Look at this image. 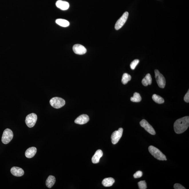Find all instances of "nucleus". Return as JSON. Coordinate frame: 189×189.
Masks as SVG:
<instances>
[{
  "mask_svg": "<svg viewBox=\"0 0 189 189\" xmlns=\"http://www.w3.org/2000/svg\"><path fill=\"white\" fill-rule=\"evenodd\" d=\"M189 126V117L185 116L176 120L174 124L175 132L177 134L183 133Z\"/></svg>",
  "mask_w": 189,
  "mask_h": 189,
  "instance_id": "f257e3e1",
  "label": "nucleus"
},
{
  "mask_svg": "<svg viewBox=\"0 0 189 189\" xmlns=\"http://www.w3.org/2000/svg\"><path fill=\"white\" fill-rule=\"evenodd\" d=\"M149 150L150 153L157 160L162 161L167 160L166 156L157 148L151 145L149 147Z\"/></svg>",
  "mask_w": 189,
  "mask_h": 189,
  "instance_id": "f03ea898",
  "label": "nucleus"
},
{
  "mask_svg": "<svg viewBox=\"0 0 189 189\" xmlns=\"http://www.w3.org/2000/svg\"><path fill=\"white\" fill-rule=\"evenodd\" d=\"M50 105L53 108L59 109L65 105V101L60 97H54L50 99Z\"/></svg>",
  "mask_w": 189,
  "mask_h": 189,
  "instance_id": "7ed1b4c3",
  "label": "nucleus"
},
{
  "mask_svg": "<svg viewBox=\"0 0 189 189\" xmlns=\"http://www.w3.org/2000/svg\"><path fill=\"white\" fill-rule=\"evenodd\" d=\"M13 134L12 131L10 129H6L3 132L1 141L4 144H7L12 140Z\"/></svg>",
  "mask_w": 189,
  "mask_h": 189,
  "instance_id": "20e7f679",
  "label": "nucleus"
},
{
  "mask_svg": "<svg viewBox=\"0 0 189 189\" xmlns=\"http://www.w3.org/2000/svg\"><path fill=\"white\" fill-rule=\"evenodd\" d=\"M154 72L155 78L159 87L162 88H164L166 85V80L164 77L157 69L154 70Z\"/></svg>",
  "mask_w": 189,
  "mask_h": 189,
  "instance_id": "39448f33",
  "label": "nucleus"
},
{
  "mask_svg": "<svg viewBox=\"0 0 189 189\" xmlns=\"http://www.w3.org/2000/svg\"><path fill=\"white\" fill-rule=\"evenodd\" d=\"M37 116L34 113H31L26 116L25 123L26 125L30 128L34 127L37 122Z\"/></svg>",
  "mask_w": 189,
  "mask_h": 189,
  "instance_id": "423d86ee",
  "label": "nucleus"
},
{
  "mask_svg": "<svg viewBox=\"0 0 189 189\" xmlns=\"http://www.w3.org/2000/svg\"><path fill=\"white\" fill-rule=\"evenodd\" d=\"M128 15V12H126L124 13L122 16L117 21L115 25V29L118 30L122 28L127 21Z\"/></svg>",
  "mask_w": 189,
  "mask_h": 189,
  "instance_id": "0eeeda50",
  "label": "nucleus"
},
{
  "mask_svg": "<svg viewBox=\"0 0 189 189\" xmlns=\"http://www.w3.org/2000/svg\"><path fill=\"white\" fill-rule=\"evenodd\" d=\"M123 131V128H120L113 132L111 136V141L113 144H116L119 142L122 136Z\"/></svg>",
  "mask_w": 189,
  "mask_h": 189,
  "instance_id": "6e6552de",
  "label": "nucleus"
},
{
  "mask_svg": "<svg viewBox=\"0 0 189 189\" xmlns=\"http://www.w3.org/2000/svg\"><path fill=\"white\" fill-rule=\"evenodd\" d=\"M140 124L142 127H143L145 130L150 134L153 135H155V132L153 127L146 120L144 119L142 120L140 122Z\"/></svg>",
  "mask_w": 189,
  "mask_h": 189,
  "instance_id": "1a4fd4ad",
  "label": "nucleus"
},
{
  "mask_svg": "<svg viewBox=\"0 0 189 189\" xmlns=\"http://www.w3.org/2000/svg\"><path fill=\"white\" fill-rule=\"evenodd\" d=\"M73 50L75 53L78 55H83L86 52V48L80 44H76L73 47Z\"/></svg>",
  "mask_w": 189,
  "mask_h": 189,
  "instance_id": "9d476101",
  "label": "nucleus"
},
{
  "mask_svg": "<svg viewBox=\"0 0 189 189\" xmlns=\"http://www.w3.org/2000/svg\"><path fill=\"white\" fill-rule=\"evenodd\" d=\"M89 120V116L86 114H82L78 116L75 120V123L82 125L86 123Z\"/></svg>",
  "mask_w": 189,
  "mask_h": 189,
  "instance_id": "9b49d317",
  "label": "nucleus"
},
{
  "mask_svg": "<svg viewBox=\"0 0 189 189\" xmlns=\"http://www.w3.org/2000/svg\"><path fill=\"white\" fill-rule=\"evenodd\" d=\"M11 172L13 175L18 177L23 176L24 173V171L21 168L17 167H13L11 168Z\"/></svg>",
  "mask_w": 189,
  "mask_h": 189,
  "instance_id": "f8f14e48",
  "label": "nucleus"
},
{
  "mask_svg": "<svg viewBox=\"0 0 189 189\" xmlns=\"http://www.w3.org/2000/svg\"><path fill=\"white\" fill-rule=\"evenodd\" d=\"M56 5L58 8L62 10H67L69 7V4L68 2L61 0L56 1Z\"/></svg>",
  "mask_w": 189,
  "mask_h": 189,
  "instance_id": "ddd939ff",
  "label": "nucleus"
},
{
  "mask_svg": "<svg viewBox=\"0 0 189 189\" xmlns=\"http://www.w3.org/2000/svg\"><path fill=\"white\" fill-rule=\"evenodd\" d=\"M103 152L101 149H98L96 151L92 159V163L94 164H97L99 163L101 158L103 156Z\"/></svg>",
  "mask_w": 189,
  "mask_h": 189,
  "instance_id": "4468645a",
  "label": "nucleus"
},
{
  "mask_svg": "<svg viewBox=\"0 0 189 189\" xmlns=\"http://www.w3.org/2000/svg\"><path fill=\"white\" fill-rule=\"evenodd\" d=\"M37 149L34 147H31L27 149L25 155L27 158H31L34 156L37 153Z\"/></svg>",
  "mask_w": 189,
  "mask_h": 189,
  "instance_id": "2eb2a0df",
  "label": "nucleus"
},
{
  "mask_svg": "<svg viewBox=\"0 0 189 189\" xmlns=\"http://www.w3.org/2000/svg\"><path fill=\"white\" fill-rule=\"evenodd\" d=\"M115 180L112 178H106L103 180L102 182V184L104 186L108 187L111 186L114 183Z\"/></svg>",
  "mask_w": 189,
  "mask_h": 189,
  "instance_id": "dca6fc26",
  "label": "nucleus"
},
{
  "mask_svg": "<svg viewBox=\"0 0 189 189\" xmlns=\"http://www.w3.org/2000/svg\"><path fill=\"white\" fill-rule=\"evenodd\" d=\"M56 178L54 176H50L46 180V184L48 188H51L52 187L56 182Z\"/></svg>",
  "mask_w": 189,
  "mask_h": 189,
  "instance_id": "f3484780",
  "label": "nucleus"
},
{
  "mask_svg": "<svg viewBox=\"0 0 189 189\" xmlns=\"http://www.w3.org/2000/svg\"><path fill=\"white\" fill-rule=\"evenodd\" d=\"M152 79L149 74H146L145 78L142 80V83L145 86H147L148 85L152 84Z\"/></svg>",
  "mask_w": 189,
  "mask_h": 189,
  "instance_id": "a211bd4d",
  "label": "nucleus"
},
{
  "mask_svg": "<svg viewBox=\"0 0 189 189\" xmlns=\"http://www.w3.org/2000/svg\"><path fill=\"white\" fill-rule=\"evenodd\" d=\"M56 22L57 24L63 27H67L70 25L68 21L65 19H57L56 20Z\"/></svg>",
  "mask_w": 189,
  "mask_h": 189,
  "instance_id": "6ab92c4d",
  "label": "nucleus"
},
{
  "mask_svg": "<svg viewBox=\"0 0 189 189\" xmlns=\"http://www.w3.org/2000/svg\"><path fill=\"white\" fill-rule=\"evenodd\" d=\"M152 98L154 102L158 104H163L164 102L163 98L156 94H153Z\"/></svg>",
  "mask_w": 189,
  "mask_h": 189,
  "instance_id": "aec40b11",
  "label": "nucleus"
},
{
  "mask_svg": "<svg viewBox=\"0 0 189 189\" xmlns=\"http://www.w3.org/2000/svg\"><path fill=\"white\" fill-rule=\"evenodd\" d=\"M130 100L132 102H139L141 101V97L139 93L135 92L134 93L133 97L131 98Z\"/></svg>",
  "mask_w": 189,
  "mask_h": 189,
  "instance_id": "412c9836",
  "label": "nucleus"
},
{
  "mask_svg": "<svg viewBox=\"0 0 189 189\" xmlns=\"http://www.w3.org/2000/svg\"><path fill=\"white\" fill-rule=\"evenodd\" d=\"M131 79L130 75L127 73H124L123 75L122 82L123 84H127V82L130 81Z\"/></svg>",
  "mask_w": 189,
  "mask_h": 189,
  "instance_id": "4be33fe9",
  "label": "nucleus"
},
{
  "mask_svg": "<svg viewBox=\"0 0 189 189\" xmlns=\"http://www.w3.org/2000/svg\"><path fill=\"white\" fill-rule=\"evenodd\" d=\"M139 188L140 189H146L147 188V185H146L145 181H141L138 182Z\"/></svg>",
  "mask_w": 189,
  "mask_h": 189,
  "instance_id": "5701e85b",
  "label": "nucleus"
},
{
  "mask_svg": "<svg viewBox=\"0 0 189 189\" xmlns=\"http://www.w3.org/2000/svg\"><path fill=\"white\" fill-rule=\"evenodd\" d=\"M139 62V60L138 59H135L131 63L130 68L132 70H134L136 67V66L138 65V63Z\"/></svg>",
  "mask_w": 189,
  "mask_h": 189,
  "instance_id": "b1692460",
  "label": "nucleus"
},
{
  "mask_svg": "<svg viewBox=\"0 0 189 189\" xmlns=\"http://www.w3.org/2000/svg\"><path fill=\"white\" fill-rule=\"evenodd\" d=\"M143 176V172L141 171H138L133 174V177L135 178H141Z\"/></svg>",
  "mask_w": 189,
  "mask_h": 189,
  "instance_id": "393cba45",
  "label": "nucleus"
},
{
  "mask_svg": "<svg viewBox=\"0 0 189 189\" xmlns=\"http://www.w3.org/2000/svg\"><path fill=\"white\" fill-rule=\"evenodd\" d=\"M174 188L175 189H185L184 186L181 184H174Z\"/></svg>",
  "mask_w": 189,
  "mask_h": 189,
  "instance_id": "a878e982",
  "label": "nucleus"
},
{
  "mask_svg": "<svg viewBox=\"0 0 189 189\" xmlns=\"http://www.w3.org/2000/svg\"><path fill=\"white\" fill-rule=\"evenodd\" d=\"M184 100L187 103H189V90H188V92L186 94L185 97H184Z\"/></svg>",
  "mask_w": 189,
  "mask_h": 189,
  "instance_id": "bb28decb",
  "label": "nucleus"
}]
</instances>
